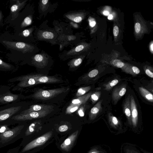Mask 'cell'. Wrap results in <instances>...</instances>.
I'll use <instances>...</instances> for the list:
<instances>
[{"instance_id": "60d3db41", "label": "cell", "mask_w": 153, "mask_h": 153, "mask_svg": "<svg viewBox=\"0 0 153 153\" xmlns=\"http://www.w3.org/2000/svg\"><path fill=\"white\" fill-rule=\"evenodd\" d=\"M89 153H99L97 152V150L95 149H93L91 150Z\"/></svg>"}, {"instance_id": "d6986e66", "label": "cell", "mask_w": 153, "mask_h": 153, "mask_svg": "<svg viewBox=\"0 0 153 153\" xmlns=\"http://www.w3.org/2000/svg\"><path fill=\"white\" fill-rule=\"evenodd\" d=\"M109 119L110 124L112 127L116 128L119 126V122L116 117L112 116L109 117Z\"/></svg>"}, {"instance_id": "44dd1931", "label": "cell", "mask_w": 153, "mask_h": 153, "mask_svg": "<svg viewBox=\"0 0 153 153\" xmlns=\"http://www.w3.org/2000/svg\"><path fill=\"white\" fill-rule=\"evenodd\" d=\"M100 94L101 92H97L92 94L91 97L93 103H94L98 100L100 97Z\"/></svg>"}, {"instance_id": "9a60e30c", "label": "cell", "mask_w": 153, "mask_h": 153, "mask_svg": "<svg viewBox=\"0 0 153 153\" xmlns=\"http://www.w3.org/2000/svg\"><path fill=\"white\" fill-rule=\"evenodd\" d=\"M102 100L99 101L91 110L89 117L90 120H93L96 117L97 115L101 109V104Z\"/></svg>"}, {"instance_id": "1f68e13d", "label": "cell", "mask_w": 153, "mask_h": 153, "mask_svg": "<svg viewBox=\"0 0 153 153\" xmlns=\"http://www.w3.org/2000/svg\"><path fill=\"white\" fill-rule=\"evenodd\" d=\"M84 48V46L83 45H79L76 46L74 49L75 52H79L82 50Z\"/></svg>"}, {"instance_id": "7bdbcfd3", "label": "cell", "mask_w": 153, "mask_h": 153, "mask_svg": "<svg viewBox=\"0 0 153 153\" xmlns=\"http://www.w3.org/2000/svg\"><path fill=\"white\" fill-rule=\"evenodd\" d=\"M103 13L104 15L108 16L109 15V13L107 11H104L103 12Z\"/></svg>"}, {"instance_id": "d590c367", "label": "cell", "mask_w": 153, "mask_h": 153, "mask_svg": "<svg viewBox=\"0 0 153 153\" xmlns=\"http://www.w3.org/2000/svg\"><path fill=\"white\" fill-rule=\"evenodd\" d=\"M146 74L149 77L153 78V73L149 69H146L145 71Z\"/></svg>"}, {"instance_id": "f35d334b", "label": "cell", "mask_w": 153, "mask_h": 153, "mask_svg": "<svg viewBox=\"0 0 153 153\" xmlns=\"http://www.w3.org/2000/svg\"><path fill=\"white\" fill-rule=\"evenodd\" d=\"M125 150H126L125 152L126 153H135L134 151V150L133 149V152L132 151H131V149H129V148L128 149H126ZM135 152V153H140L139 151H138V152H137L136 151Z\"/></svg>"}, {"instance_id": "ee69618b", "label": "cell", "mask_w": 153, "mask_h": 153, "mask_svg": "<svg viewBox=\"0 0 153 153\" xmlns=\"http://www.w3.org/2000/svg\"><path fill=\"white\" fill-rule=\"evenodd\" d=\"M113 18V16L111 14H110L108 16V19L109 20H111Z\"/></svg>"}, {"instance_id": "74e56055", "label": "cell", "mask_w": 153, "mask_h": 153, "mask_svg": "<svg viewBox=\"0 0 153 153\" xmlns=\"http://www.w3.org/2000/svg\"><path fill=\"white\" fill-rule=\"evenodd\" d=\"M23 35L25 36H27L30 35L29 31L28 30H25L23 31Z\"/></svg>"}, {"instance_id": "4fadbf2b", "label": "cell", "mask_w": 153, "mask_h": 153, "mask_svg": "<svg viewBox=\"0 0 153 153\" xmlns=\"http://www.w3.org/2000/svg\"><path fill=\"white\" fill-rule=\"evenodd\" d=\"M42 128L40 120H36L31 123L27 128L25 132V135L28 136L35 131L41 129Z\"/></svg>"}, {"instance_id": "e0dca14e", "label": "cell", "mask_w": 153, "mask_h": 153, "mask_svg": "<svg viewBox=\"0 0 153 153\" xmlns=\"http://www.w3.org/2000/svg\"><path fill=\"white\" fill-rule=\"evenodd\" d=\"M34 59L36 65L38 67H42L45 65L46 61L45 60L42 55L39 54L36 55L34 57Z\"/></svg>"}, {"instance_id": "3957f363", "label": "cell", "mask_w": 153, "mask_h": 153, "mask_svg": "<svg viewBox=\"0 0 153 153\" xmlns=\"http://www.w3.org/2000/svg\"><path fill=\"white\" fill-rule=\"evenodd\" d=\"M52 109L35 111L26 114H19L13 117L9 120L8 125H10L16 123H20L27 121L44 117L52 111Z\"/></svg>"}, {"instance_id": "6da1fadb", "label": "cell", "mask_w": 153, "mask_h": 153, "mask_svg": "<svg viewBox=\"0 0 153 153\" xmlns=\"http://www.w3.org/2000/svg\"><path fill=\"white\" fill-rule=\"evenodd\" d=\"M29 106L26 102L21 101L0 106V125H8L13 117L20 114Z\"/></svg>"}, {"instance_id": "4dcf8cb0", "label": "cell", "mask_w": 153, "mask_h": 153, "mask_svg": "<svg viewBox=\"0 0 153 153\" xmlns=\"http://www.w3.org/2000/svg\"><path fill=\"white\" fill-rule=\"evenodd\" d=\"M113 33L114 36H118L119 33V29L118 26H115L114 27Z\"/></svg>"}, {"instance_id": "f1b7e54d", "label": "cell", "mask_w": 153, "mask_h": 153, "mask_svg": "<svg viewBox=\"0 0 153 153\" xmlns=\"http://www.w3.org/2000/svg\"><path fill=\"white\" fill-rule=\"evenodd\" d=\"M141 28V26L140 23L138 22L136 23L134 26V29L136 33H139Z\"/></svg>"}, {"instance_id": "e575fe53", "label": "cell", "mask_w": 153, "mask_h": 153, "mask_svg": "<svg viewBox=\"0 0 153 153\" xmlns=\"http://www.w3.org/2000/svg\"><path fill=\"white\" fill-rule=\"evenodd\" d=\"M132 69L134 73L136 74H138L140 72V70L139 69L136 67L133 66L132 68Z\"/></svg>"}, {"instance_id": "30bf717a", "label": "cell", "mask_w": 153, "mask_h": 153, "mask_svg": "<svg viewBox=\"0 0 153 153\" xmlns=\"http://www.w3.org/2000/svg\"><path fill=\"white\" fill-rule=\"evenodd\" d=\"M78 133V131H77L66 139L60 146L61 149L65 151H68L73 145Z\"/></svg>"}, {"instance_id": "bcb514c9", "label": "cell", "mask_w": 153, "mask_h": 153, "mask_svg": "<svg viewBox=\"0 0 153 153\" xmlns=\"http://www.w3.org/2000/svg\"><path fill=\"white\" fill-rule=\"evenodd\" d=\"M8 153H13V152H10Z\"/></svg>"}, {"instance_id": "8992f818", "label": "cell", "mask_w": 153, "mask_h": 153, "mask_svg": "<svg viewBox=\"0 0 153 153\" xmlns=\"http://www.w3.org/2000/svg\"><path fill=\"white\" fill-rule=\"evenodd\" d=\"M52 133L50 131L31 141L25 146L22 152H24L43 144L51 137Z\"/></svg>"}, {"instance_id": "484cf974", "label": "cell", "mask_w": 153, "mask_h": 153, "mask_svg": "<svg viewBox=\"0 0 153 153\" xmlns=\"http://www.w3.org/2000/svg\"><path fill=\"white\" fill-rule=\"evenodd\" d=\"M98 73V71L97 70L94 69L89 72L88 76L90 78H93L96 76Z\"/></svg>"}, {"instance_id": "2e32d148", "label": "cell", "mask_w": 153, "mask_h": 153, "mask_svg": "<svg viewBox=\"0 0 153 153\" xmlns=\"http://www.w3.org/2000/svg\"><path fill=\"white\" fill-rule=\"evenodd\" d=\"M139 89L141 95L148 101L151 102H153V96L152 94L146 89L140 87Z\"/></svg>"}, {"instance_id": "5bb4252c", "label": "cell", "mask_w": 153, "mask_h": 153, "mask_svg": "<svg viewBox=\"0 0 153 153\" xmlns=\"http://www.w3.org/2000/svg\"><path fill=\"white\" fill-rule=\"evenodd\" d=\"M126 91V87L122 86L115 88L112 93V98L114 102H117L125 94Z\"/></svg>"}, {"instance_id": "277c9868", "label": "cell", "mask_w": 153, "mask_h": 153, "mask_svg": "<svg viewBox=\"0 0 153 153\" xmlns=\"http://www.w3.org/2000/svg\"><path fill=\"white\" fill-rule=\"evenodd\" d=\"M68 88H62L49 90L39 89L31 96H25V99L31 97L34 99L46 100L50 99L66 91Z\"/></svg>"}, {"instance_id": "7402d4cb", "label": "cell", "mask_w": 153, "mask_h": 153, "mask_svg": "<svg viewBox=\"0 0 153 153\" xmlns=\"http://www.w3.org/2000/svg\"><path fill=\"white\" fill-rule=\"evenodd\" d=\"M112 64L114 66L119 68H121L125 65L123 62L119 59L114 60L112 62Z\"/></svg>"}, {"instance_id": "9c48e42d", "label": "cell", "mask_w": 153, "mask_h": 153, "mask_svg": "<svg viewBox=\"0 0 153 153\" xmlns=\"http://www.w3.org/2000/svg\"><path fill=\"white\" fill-rule=\"evenodd\" d=\"M53 106L50 105L44 104L32 105L22 111L20 114H26L33 112L39 111L43 110L53 109Z\"/></svg>"}, {"instance_id": "8d00e7d4", "label": "cell", "mask_w": 153, "mask_h": 153, "mask_svg": "<svg viewBox=\"0 0 153 153\" xmlns=\"http://www.w3.org/2000/svg\"><path fill=\"white\" fill-rule=\"evenodd\" d=\"M18 9V6L16 5H14L11 7L10 9L12 12H14L16 11Z\"/></svg>"}, {"instance_id": "cb8c5ba5", "label": "cell", "mask_w": 153, "mask_h": 153, "mask_svg": "<svg viewBox=\"0 0 153 153\" xmlns=\"http://www.w3.org/2000/svg\"><path fill=\"white\" fill-rule=\"evenodd\" d=\"M119 82L118 79H115L111 81L110 83L106 85V89L109 90L112 87L116 85Z\"/></svg>"}, {"instance_id": "836d02e7", "label": "cell", "mask_w": 153, "mask_h": 153, "mask_svg": "<svg viewBox=\"0 0 153 153\" xmlns=\"http://www.w3.org/2000/svg\"><path fill=\"white\" fill-rule=\"evenodd\" d=\"M24 21L25 23L27 25H30L32 22L31 19L28 17H26Z\"/></svg>"}, {"instance_id": "d4e9b609", "label": "cell", "mask_w": 153, "mask_h": 153, "mask_svg": "<svg viewBox=\"0 0 153 153\" xmlns=\"http://www.w3.org/2000/svg\"><path fill=\"white\" fill-rule=\"evenodd\" d=\"M42 36L44 38L48 39H53L54 37L53 33L48 31L44 32L42 34Z\"/></svg>"}, {"instance_id": "8fae6325", "label": "cell", "mask_w": 153, "mask_h": 153, "mask_svg": "<svg viewBox=\"0 0 153 153\" xmlns=\"http://www.w3.org/2000/svg\"><path fill=\"white\" fill-rule=\"evenodd\" d=\"M124 112L129 125H131V117L130 105V95H129L126 99L123 105Z\"/></svg>"}, {"instance_id": "f546056e", "label": "cell", "mask_w": 153, "mask_h": 153, "mask_svg": "<svg viewBox=\"0 0 153 153\" xmlns=\"http://www.w3.org/2000/svg\"><path fill=\"white\" fill-rule=\"evenodd\" d=\"M78 113L80 116L83 117L84 115V108L82 107H81L78 110Z\"/></svg>"}, {"instance_id": "603a6c76", "label": "cell", "mask_w": 153, "mask_h": 153, "mask_svg": "<svg viewBox=\"0 0 153 153\" xmlns=\"http://www.w3.org/2000/svg\"><path fill=\"white\" fill-rule=\"evenodd\" d=\"M82 59L81 58L76 59L70 63V66L71 67H76L80 65L82 62Z\"/></svg>"}, {"instance_id": "83f0119b", "label": "cell", "mask_w": 153, "mask_h": 153, "mask_svg": "<svg viewBox=\"0 0 153 153\" xmlns=\"http://www.w3.org/2000/svg\"><path fill=\"white\" fill-rule=\"evenodd\" d=\"M68 129V126L66 125H64L59 127V130L60 132H64L66 131Z\"/></svg>"}, {"instance_id": "ac0fdd59", "label": "cell", "mask_w": 153, "mask_h": 153, "mask_svg": "<svg viewBox=\"0 0 153 153\" xmlns=\"http://www.w3.org/2000/svg\"><path fill=\"white\" fill-rule=\"evenodd\" d=\"M91 88V87L90 86H87L80 88L78 90L76 94V97H78L85 95L90 90Z\"/></svg>"}, {"instance_id": "f6af8a7d", "label": "cell", "mask_w": 153, "mask_h": 153, "mask_svg": "<svg viewBox=\"0 0 153 153\" xmlns=\"http://www.w3.org/2000/svg\"><path fill=\"white\" fill-rule=\"evenodd\" d=\"M142 152H144V153H146V151H143Z\"/></svg>"}, {"instance_id": "ffe728a7", "label": "cell", "mask_w": 153, "mask_h": 153, "mask_svg": "<svg viewBox=\"0 0 153 153\" xmlns=\"http://www.w3.org/2000/svg\"><path fill=\"white\" fill-rule=\"evenodd\" d=\"M67 17L76 23H79L82 20L81 16L76 15H68Z\"/></svg>"}, {"instance_id": "7a4b0ae2", "label": "cell", "mask_w": 153, "mask_h": 153, "mask_svg": "<svg viewBox=\"0 0 153 153\" xmlns=\"http://www.w3.org/2000/svg\"><path fill=\"white\" fill-rule=\"evenodd\" d=\"M11 88V86L0 85V105L17 102L25 99V96L21 93H13L10 91Z\"/></svg>"}, {"instance_id": "ba28073f", "label": "cell", "mask_w": 153, "mask_h": 153, "mask_svg": "<svg viewBox=\"0 0 153 153\" xmlns=\"http://www.w3.org/2000/svg\"><path fill=\"white\" fill-rule=\"evenodd\" d=\"M31 75L38 84L55 83L60 81L59 79L53 76H48L39 74H31Z\"/></svg>"}, {"instance_id": "4316f807", "label": "cell", "mask_w": 153, "mask_h": 153, "mask_svg": "<svg viewBox=\"0 0 153 153\" xmlns=\"http://www.w3.org/2000/svg\"><path fill=\"white\" fill-rule=\"evenodd\" d=\"M89 25L91 27H94L96 24V22L94 19L91 17H89L88 19Z\"/></svg>"}, {"instance_id": "b9f144b4", "label": "cell", "mask_w": 153, "mask_h": 153, "mask_svg": "<svg viewBox=\"0 0 153 153\" xmlns=\"http://www.w3.org/2000/svg\"><path fill=\"white\" fill-rule=\"evenodd\" d=\"M48 1V0H42V2L43 4L45 5L47 3Z\"/></svg>"}, {"instance_id": "d6a6232c", "label": "cell", "mask_w": 153, "mask_h": 153, "mask_svg": "<svg viewBox=\"0 0 153 153\" xmlns=\"http://www.w3.org/2000/svg\"><path fill=\"white\" fill-rule=\"evenodd\" d=\"M16 47L19 48H22L25 46V44L22 42H18L16 44Z\"/></svg>"}, {"instance_id": "52a82bcc", "label": "cell", "mask_w": 153, "mask_h": 153, "mask_svg": "<svg viewBox=\"0 0 153 153\" xmlns=\"http://www.w3.org/2000/svg\"><path fill=\"white\" fill-rule=\"evenodd\" d=\"M130 105L131 117V125L134 128L137 127L138 114L136 103L133 95L130 96Z\"/></svg>"}, {"instance_id": "ab89813d", "label": "cell", "mask_w": 153, "mask_h": 153, "mask_svg": "<svg viewBox=\"0 0 153 153\" xmlns=\"http://www.w3.org/2000/svg\"><path fill=\"white\" fill-rule=\"evenodd\" d=\"M150 51L152 52V53H153V43L152 42L151 43V44L150 45Z\"/></svg>"}, {"instance_id": "7c38bea8", "label": "cell", "mask_w": 153, "mask_h": 153, "mask_svg": "<svg viewBox=\"0 0 153 153\" xmlns=\"http://www.w3.org/2000/svg\"><path fill=\"white\" fill-rule=\"evenodd\" d=\"M92 94V92H90L73 100L70 105L80 107L81 105L84 104L91 97Z\"/></svg>"}, {"instance_id": "5b68a950", "label": "cell", "mask_w": 153, "mask_h": 153, "mask_svg": "<svg viewBox=\"0 0 153 153\" xmlns=\"http://www.w3.org/2000/svg\"><path fill=\"white\" fill-rule=\"evenodd\" d=\"M24 123H19L13 128L0 134V142L2 143H7L18 136L25 127Z\"/></svg>"}]
</instances>
